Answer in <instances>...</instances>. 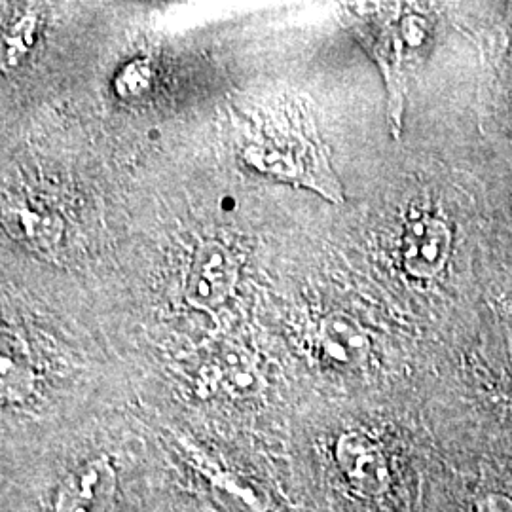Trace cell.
Wrapping results in <instances>:
<instances>
[{
    "instance_id": "cell-6",
    "label": "cell",
    "mask_w": 512,
    "mask_h": 512,
    "mask_svg": "<svg viewBox=\"0 0 512 512\" xmlns=\"http://www.w3.org/2000/svg\"><path fill=\"white\" fill-rule=\"evenodd\" d=\"M452 249L448 224L433 215L414 217L403 236L404 270L418 279H431L444 270Z\"/></svg>"
},
{
    "instance_id": "cell-11",
    "label": "cell",
    "mask_w": 512,
    "mask_h": 512,
    "mask_svg": "<svg viewBox=\"0 0 512 512\" xmlns=\"http://www.w3.org/2000/svg\"><path fill=\"white\" fill-rule=\"evenodd\" d=\"M40 19L37 12H29L10 27V31L4 37V63L18 65L19 61L27 55V52L35 46Z\"/></svg>"
},
{
    "instance_id": "cell-7",
    "label": "cell",
    "mask_w": 512,
    "mask_h": 512,
    "mask_svg": "<svg viewBox=\"0 0 512 512\" xmlns=\"http://www.w3.org/2000/svg\"><path fill=\"white\" fill-rule=\"evenodd\" d=\"M4 228L21 245L35 251H52L65 234V222L61 215L38 202L10 205L4 213Z\"/></svg>"
},
{
    "instance_id": "cell-9",
    "label": "cell",
    "mask_w": 512,
    "mask_h": 512,
    "mask_svg": "<svg viewBox=\"0 0 512 512\" xmlns=\"http://www.w3.org/2000/svg\"><path fill=\"white\" fill-rule=\"evenodd\" d=\"M0 370H2V397L4 401L18 403L29 397L33 391V366L29 357L23 353L14 340L12 332L2 334V357H0Z\"/></svg>"
},
{
    "instance_id": "cell-2",
    "label": "cell",
    "mask_w": 512,
    "mask_h": 512,
    "mask_svg": "<svg viewBox=\"0 0 512 512\" xmlns=\"http://www.w3.org/2000/svg\"><path fill=\"white\" fill-rule=\"evenodd\" d=\"M344 14L349 29L384 74L389 97L387 112L393 133L399 137L403 129L408 76L427 46L429 21L416 12L393 6H359L344 10Z\"/></svg>"
},
{
    "instance_id": "cell-5",
    "label": "cell",
    "mask_w": 512,
    "mask_h": 512,
    "mask_svg": "<svg viewBox=\"0 0 512 512\" xmlns=\"http://www.w3.org/2000/svg\"><path fill=\"white\" fill-rule=\"evenodd\" d=\"M336 463L349 484L365 497H378L389 488V465L376 440L351 431L336 442Z\"/></svg>"
},
{
    "instance_id": "cell-4",
    "label": "cell",
    "mask_w": 512,
    "mask_h": 512,
    "mask_svg": "<svg viewBox=\"0 0 512 512\" xmlns=\"http://www.w3.org/2000/svg\"><path fill=\"white\" fill-rule=\"evenodd\" d=\"M118 476L109 459L78 465L61 480L54 495V512H107L114 501Z\"/></svg>"
},
{
    "instance_id": "cell-12",
    "label": "cell",
    "mask_w": 512,
    "mask_h": 512,
    "mask_svg": "<svg viewBox=\"0 0 512 512\" xmlns=\"http://www.w3.org/2000/svg\"><path fill=\"white\" fill-rule=\"evenodd\" d=\"M478 512H512V501L505 495H488L480 503Z\"/></svg>"
},
{
    "instance_id": "cell-1",
    "label": "cell",
    "mask_w": 512,
    "mask_h": 512,
    "mask_svg": "<svg viewBox=\"0 0 512 512\" xmlns=\"http://www.w3.org/2000/svg\"><path fill=\"white\" fill-rule=\"evenodd\" d=\"M239 156L256 173L346 200L313 120L293 103L258 110L239 131Z\"/></svg>"
},
{
    "instance_id": "cell-3",
    "label": "cell",
    "mask_w": 512,
    "mask_h": 512,
    "mask_svg": "<svg viewBox=\"0 0 512 512\" xmlns=\"http://www.w3.org/2000/svg\"><path fill=\"white\" fill-rule=\"evenodd\" d=\"M238 279V260L219 241H203L192 256L186 300L200 310H215L230 296Z\"/></svg>"
},
{
    "instance_id": "cell-10",
    "label": "cell",
    "mask_w": 512,
    "mask_h": 512,
    "mask_svg": "<svg viewBox=\"0 0 512 512\" xmlns=\"http://www.w3.org/2000/svg\"><path fill=\"white\" fill-rule=\"evenodd\" d=\"M154 86V71L152 65L145 59H135L128 63L114 78V92L118 97L139 101L152 92Z\"/></svg>"
},
{
    "instance_id": "cell-8",
    "label": "cell",
    "mask_w": 512,
    "mask_h": 512,
    "mask_svg": "<svg viewBox=\"0 0 512 512\" xmlns=\"http://www.w3.org/2000/svg\"><path fill=\"white\" fill-rule=\"evenodd\" d=\"M317 346L323 359L338 368L363 365L370 351V340L348 315H329L321 321L317 332Z\"/></svg>"
}]
</instances>
